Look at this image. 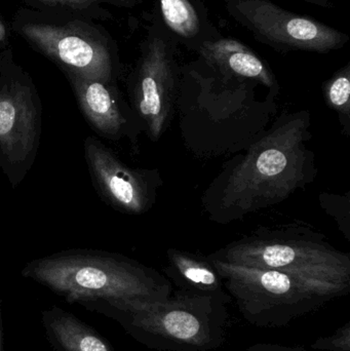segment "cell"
<instances>
[{"label": "cell", "mask_w": 350, "mask_h": 351, "mask_svg": "<svg viewBox=\"0 0 350 351\" xmlns=\"http://www.w3.org/2000/svg\"><path fill=\"white\" fill-rule=\"evenodd\" d=\"M229 295L177 290L150 304L114 309L142 343L158 351H213L223 346L229 325Z\"/></svg>", "instance_id": "4"}, {"label": "cell", "mask_w": 350, "mask_h": 351, "mask_svg": "<svg viewBox=\"0 0 350 351\" xmlns=\"http://www.w3.org/2000/svg\"><path fill=\"white\" fill-rule=\"evenodd\" d=\"M47 330L58 346L65 351H112L108 342L65 313H53Z\"/></svg>", "instance_id": "15"}, {"label": "cell", "mask_w": 350, "mask_h": 351, "mask_svg": "<svg viewBox=\"0 0 350 351\" xmlns=\"http://www.w3.org/2000/svg\"><path fill=\"white\" fill-rule=\"evenodd\" d=\"M232 18L255 39L279 51L328 53L341 49L349 36L310 16L284 10L269 0H222Z\"/></svg>", "instance_id": "9"}, {"label": "cell", "mask_w": 350, "mask_h": 351, "mask_svg": "<svg viewBox=\"0 0 350 351\" xmlns=\"http://www.w3.org/2000/svg\"><path fill=\"white\" fill-rule=\"evenodd\" d=\"M69 302L103 300L113 309L166 300L172 282L154 268L117 254L68 251L33 260L22 271Z\"/></svg>", "instance_id": "2"}, {"label": "cell", "mask_w": 350, "mask_h": 351, "mask_svg": "<svg viewBox=\"0 0 350 351\" xmlns=\"http://www.w3.org/2000/svg\"><path fill=\"white\" fill-rule=\"evenodd\" d=\"M310 128L308 111L284 112L244 154L228 162L203 198L210 219L219 224L242 220L312 183L316 168Z\"/></svg>", "instance_id": "1"}, {"label": "cell", "mask_w": 350, "mask_h": 351, "mask_svg": "<svg viewBox=\"0 0 350 351\" xmlns=\"http://www.w3.org/2000/svg\"><path fill=\"white\" fill-rule=\"evenodd\" d=\"M236 265L264 268L350 289V256L303 228H261L214 253Z\"/></svg>", "instance_id": "6"}, {"label": "cell", "mask_w": 350, "mask_h": 351, "mask_svg": "<svg viewBox=\"0 0 350 351\" xmlns=\"http://www.w3.org/2000/svg\"><path fill=\"white\" fill-rule=\"evenodd\" d=\"M8 47H10V29L5 21L0 16V51H3Z\"/></svg>", "instance_id": "20"}, {"label": "cell", "mask_w": 350, "mask_h": 351, "mask_svg": "<svg viewBox=\"0 0 350 351\" xmlns=\"http://www.w3.org/2000/svg\"><path fill=\"white\" fill-rule=\"evenodd\" d=\"M180 76L177 43L153 18L129 78L132 108L152 142H158L170 127Z\"/></svg>", "instance_id": "7"}, {"label": "cell", "mask_w": 350, "mask_h": 351, "mask_svg": "<svg viewBox=\"0 0 350 351\" xmlns=\"http://www.w3.org/2000/svg\"><path fill=\"white\" fill-rule=\"evenodd\" d=\"M324 97L327 105L338 115L345 134L350 129V65L339 70L328 82H325Z\"/></svg>", "instance_id": "17"}, {"label": "cell", "mask_w": 350, "mask_h": 351, "mask_svg": "<svg viewBox=\"0 0 350 351\" xmlns=\"http://www.w3.org/2000/svg\"><path fill=\"white\" fill-rule=\"evenodd\" d=\"M197 53L203 63L224 77L254 82L277 93V78L269 66L236 39L219 37L203 43Z\"/></svg>", "instance_id": "12"}, {"label": "cell", "mask_w": 350, "mask_h": 351, "mask_svg": "<svg viewBox=\"0 0 350 351\" xmlns=\"http://www.w3.org/2000/svg\"><path fill=\"white\" fill-rule=\"evenodd\" d=\"M96 21L69 10L22 6L10 28L63 73L116 82L121 71L116 43Z\"/></svg>", "instance_id": "3"}, {"label": "cell", "mask_w": 350, "mask_h": 351, "mask_svg": "<svg viewBox=\"0 0 350 351\" xmlns=\"http://www.w3.org/2000/svg\"><path fill=\"white\" fill-rule=\"evenodd\" d=\"M41 134V104L28 72L12 47L0 51V167L16 186L34 162Z\"/></svg>", "instance_id": "8"}, {"label": "cell", "mask_w": 350, "mask_h": 351, "mask_svg": "<svg viewBox=\"0 0 350 351\" xmlns=\"http://www.w3.org/2000/svg\"><path fill=\"white\" fill-rule=\"evenodd\" d=\"M73 90L82 114L103 137L119 140L137 137L141 123L133 108L121 98L116 82L64 73Z\"/></svg>", "instance_id": "11"}, {"label": "cell", "mask_w": 350, "mask_h": 351, "mask_svg": "<svg viewBox=\"0 0 350 351\" xmlns=\"http://www.w3.org/2000/svg\"><path fill=\"white\" fill-rule=\"evenodd\" d=\"M162 26L177 43L197 51L208 41L221 37L199 0H158Z\"/></svg>", "instance_id": "13"}, {"label": "cell", "mask_w": 350, "mask_h": 351, "mask_svg": "<svg viewBox=\"0 0 350 351\" xmlns=\"http://www.w3.org/2000/svg\"><path fill=\"white\" fill-rule=\"evenodd\" d=\"M27 8L34 10H61L86 14L97 21L109 20L112 14L103 4L133 8L137 0H22Z\"/></svg>", "instance_id": "16"}, {"label": "cell", "mask_w": 350, "mask_h": 351, "mask_svg": "<svg viewBox=\"0 0 350 351\" xmlns=\"http://www.w3.org/2000/svg\"><path fill=\"white\" fill-rule=\"evenodd\" d=\"M84 156L92 183L107 204L129 215L152 208L162 186L158 171L131 168L95 137L84 141Z\"/></svg>", "instance_id": "10"}, {"label": "cell", "mask_w": 350, "mask_h": 351, "mask_svg": "<svg viewBox=\"0 0 350 351\" xmlns=\"http://www.w3.org/2000/svg\"><path fill=\"white\" fill-rule=\"evenodd\" d=\"M245 351H308L299 346H287L277 343H256Z\"/></svg>", "instance_id": "19"}, {"label": "cell", "mask_w": 350, "mask_h": 351, "mask_svg": "<svg viewBox=\"0 0 350 351\" xmlns=\"http://www.w3.org/2000/svg\"><path fill=\"white\" fill-rule=\"evenodd\" d=\"M302 1L308 2V3L314 4V5L321 6L324 8H332L333 3L329 0H302Z\"/></svg>", "instance_id": "21"}, {"label": "cell", "mask_w": 350, "mask_h": 351, "mask_svg": "<svg viewBox=\"0 0 350 351\" xmlns=\"http://www.w3.org/2000/svg\"><path fill=\"white\" fill-rule=\"evenodd\" d=\"M166 278L183 292L197 294H227L221 276L209 257H201L180 249L166 250Z\"/></svg>", "instance_id": "14"}, {"label": "cell", "mask_w": 350, "mask_h": 351, "mask_svg": "<svg viewBox=\"0 0 350 351\" xmlns=\"http://www.w3.org/2000/svg\"><path fill=\"white\" fill-rule=\"evenodd\" d=\"M224 288L251 325L277 329L318 311L349 291L264 268L236 265L209 256Z\"/></svg>", "instance_id": "5"}, {"label": "cell", "mask_w": 350, "mask_h": 351, "mask_svg": "<svg viewBox=\"0 0 350 351\" xmlns=\"http://www.w3.org/2000/svg\"><path fill=\"white\" fill-rule=\"evenodd\" d=\"M312 350L350 351V322L339 328L333 335L321 337L312 344Z\"/></svg>", "instance_id": "18"}, {"label": "cell", "mask_w": 350, "mask_h": 351, "mask_svg": "<svg viewBox=\"0 0 350 351\" xmlns=\"http://www.w3.org/2000/svg\"><path fill=\"white\" fill-rule=\"evenodd\" d=\"M0 351H2V348H1V317H0Z\"/></svg>", "instance_id": "22"}]
</instances>
